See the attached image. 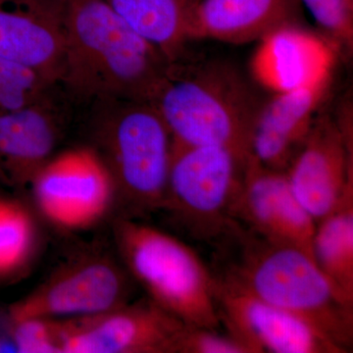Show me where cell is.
<instances>
[{
  "mask_svg": "<svg viewBox=\"0 0 353 353\" xmlns=\"http://www.w3.org/2000/svg\"><path fill=\"white\" fill-rule=\"evenodd\" d=\"M60 87L78 101L152 102L171 61L137 34L105 0H62Z\"/></svg>",
  "mask_w": 353,
  "mask_h": 353,
  "instance_id": "6da1fadb",
  "label": "cell"
},
{
  "mask_svg": "<svg viewBox=\"0 0 353 353\" xmlns=\"http://www.w3.org/2000/svg\"><path fill=\"white\" fill-rule=\"evenodd\" d=\"M264 99L238 66L224 58L188 57L171 62L150 102L173 145L224 146L248 157V141Z\"/></svg>",
  "mask_w": 353,
  "mask_h": 353,
  "instance_id": "7a4b0ae2",
  "label": "cell"
},
{
  "mask_svg": "<svg viewBox=\"0 0 353 353\" xmlns=\"http://www.w3.org/2000/svg\"><path fill=\"white\" fill-rule=\"evenodd\" d=\"M223 246L233 248L234 257L218 275L305 320L345 352L352 350L353 299L327 277L307 252L241 227Z\"/></svg>",
  "mask_w": 353,
  "mask_h": 353,
  "instance_id": "3957f363",
  "label": "cell"
},
{
  "mask_svg": "<svg viewBox=\"0 0 353 353\" xmlns=\"http://www.w3.org/2000/svg\"><path fill=\"white\" fill-rule=\"evenodd\" d=\"M90 150L108 170L116 201L132 214L163 208L173 139L150 102H92Z\"/></svg>",
  "mask_w": 353,
  "mask_h": 353,
  "instance_id": "277c9868",
  "label": "cell"
},
{
  "mask_svg": "<svg viewBox=\"0 0 353 353\" xmlns=\"http://www.w3.org/2000/svg\"><path fill=\"white\" fill-rule=\"evenodd\" d=\"M114 224L121 259L148 299L187 326L219 328L215 272L190 245L132 217Z\"/></svg>",
  "mask_w": 353,
  "mask_h": 353,
  "instance_id": "5b68a950",
  "label": "cell"
},
{
  "mask_svg": "<svg viewBox=\"0 0 353 353\" xmlns=\"http://www.w3.org/2000/svg\"><path fill=\"white\" fill-rule=\"evenodd\" d=\"M248 159L224 146L173 145L162 209L194 240L220 248L240 228L234 208Z\"/></svg>",
  "mask_w": 353,
  "mask_h": 353,
  "instance_id": "8992f818",
  "label": "cell"
},
{
  "mask_svg": "<svg viewBox=\"0 0 353 353\" xmlns=\"http://www.w3.org/2000/svg\"><path fill=\"white\" fill-rule=\"evenodd\" d=\"M185 327L150 299L57 320L60 353H176Z\"/></svg>",
  "mask_w": 353,
  "mask_h": 353,
  "instance_id": "52a82bcc",
  "label": "cell"
},
{
  "mask_svg": "<svg viewBox=\"0 0 353 353\" xmlns=\"http://www.w3.org/2000/svg\"><path fill=\"white\" fill-rule=\"evenodd\" d=\"M124 270L109 257L85 254L62 265L24 299L11 304L8 322L70 319L104 312L127 303Z\"/></svg>",
  "mask_w": 353,
  "mask_h": 353,
  "instance_id": "ba28073f",
  "label": "cell"
},
{
  "mask_svg": "<svg viewBox=\"0 0 353 353\" xmlns=\"http://www.w3.org/2000/svg\"><path fill=\"white\" fill-rule=\"evenodd\" d=\"M352 119L316 115L285 174L297 201L322 219L353 188Z\"/></svg>",
  "mask_w": 353,
  "mask_h": 353,
  "instance_id": "9c48e42d",
  "label": "cell"
},
{
  "mask_svg": "<svg viewBox=\"0 0 353 353\" xmlns=\"http://www.w3.org/2000/svg\"><path fill=\"white\" fill-rule=\"evenodd\" d=\"M31 185L41 213L67 230L97 224L116 201L110 176L90 148L52 158Z\"/></svg>",
  "mask_w": 353,
  "mask_h": 353,
  "instance_id": "30bf717a",
  "label": "cell"
},
{
  "mask_svg": "<svg viewBox=\"0 0 353 353\" xmlns=\"http://www.w3.org/2000/svg\"><path fill=\"white\" fill-rule=\"evenodd\" d=\"M215 275L221 324L253 353H347L299 316Z\"/></svg>",
  "mask_w": 353,
  "mask_h": 353,
  "instance_id": "8fae6325",
  "label": "cell"
},
{
  "mask_svg": "<svg viewBox=\"0 0 353 353\" xmlns=\"http://www.w3.org/2000/svg\"><path fill=\"white\" fill-rule=\"evenodd\" d=\"M234 218L250 233L296 246L313 257L316 221L297 201L284 171L266 168L248 157Z\"/></svg>",
  "mask_w": 353,
  "mask_h": 353,
  "instance_id": "7c38bea8",
  "label": "cell"
},
{
  "mask_svg": "<svg viewBox=\"0 0 353 353\" xmlns=\"http://www.w3.org/2000/svg\"><path fill=\"white\" fill-rule=\"evenodd\" d=\"M59 88L29 105L0 113V174L6 185H31L52 159L67 120Z\"/></svg>",
  "mask_w": 353,
  "mask_h": 353,
  "instance_id": "4fadbf2b",
  "label": "cell"
},
{
  "mask_svg": "<svg viewBox=\"0 0 353 353\" xmlns=\"http://www.w3.org/2000/svg\"><path fill=\"white\" fill-rule=\"evenodd\" d=\"M64 52L62 0H0V58L60 85Z\"/></svg>",
  "mask_w": 353,
  "mask_h": 353,
  "instance_id": "5bb4252c",
  "label": "cell"
},
{
  "mask_svg": "<svg viewBox=\"0 0 353 353\" xmlns=\"http://www.w3.org/2000/svg\"><path fill=\"white\" fill-rule=\"evenodd\" d=\"M327 83L328 78L266 99L252 125L248 157L285 172L312 126Z\"/></svg>",
  "mask_w": 353,
  "mask_h": 353,
  "instance_id": "9a60e30c",
  "label": "cell"
},
{
  "mask_svg": "<svg viewBox=\"0 0 353 353\" xmlns=\"http://www.w3.org/2000/svg\"><path fill=\"white\" fill-rule=\"evenodd\" d=\"M299 0H201L194 41L243 44L263 41L283 28L303 26Z\"/></svg>",
  "mask_w": 353,
  "mask_h": 353,
  "instance_id": "2e32d148",
  "label": "cell"
},
{
  "mask_svg": "<svg viewBox=\"0 0 353 353\" xmlns=\"http://www.w3.org/2000/svg\"><path fill=\"white\" fill-rule=\"evenodd\" d=\"M261 43L255 71L265 85L277 92L305 87L328 78L327 44L303 26L283 28Z\"/></svg>",
  "mask_w": 353,
  "mask_h": 353,
  "instance_id": "e0dca14e",
  "label": "cell"
},
{
  "mask_svg": "<svg viewBox=\"0 0 353 353\" xmlns=\"http://www.w3.org/2000/svg\"><path fill=\"white\" fill-rule=\"evenodd\" d=\"M130 27L171 62L187 54L194 41L201 0H105Z\"/></svg>",
  "mask_w": 353,
  "mask_h": 353,
  "instance_id": "ac0fdd59",
  "label": "cell"
},
{
  "mask_svg": "<svg viewBox=\"0 0 353 353\" xmlns=\"http://www.w3.org/2000/svg\"><path fill=\"white\" fill-rule=\"evenodd\" d=\"M312 254L327 277L353 299V188L316 222Z\"/></svg>",
  "mask_w": 353,
  "mask_h": 353,
  "instance_id": "d6986e66",
  "label": "cell"
},
{
  "mask_svg": "<svg viewBox=\"0 0 353 353\" xmlns=\"http://www.w3.org/2000/svg\"><path fill=\"white\" fill-rule=\"evenodd\" d=\"M36 232L29 210L17 199L0 196V280L13 277L29 263Z\"/></svg>",
  "mask_w": 353,
  "mask_h": 353,
  "instance_id": "ffe728a7",
  "label": "cell"
},
{
  "mask_svg": "<svg viewBox=\"0 0 353 353\" xmlns=\"http://www.w3.org/2000/svg\"><path fill=\"white\" fill-rule=\"evenodd\" d=\"M59 87L29 67L0 58V113L29 105Z\"/></svg>",
  "mask_w": 353,
  "mask_h": 353,
  "instance_id": "44dd1931",
  "label": "cell"
},
{
  "mask_svg": "<svg viewBox=\"0 0 353 353\" xmlns=\"http://www.w3.org/2000/svg\"><path fill=\"white\" fill-rule=\"evenodd\" d=\"M327 39L340 50H352L353 0H299Z\"/></svg>",
  "mask_w": 353,
  "mask_h": 353,
  "instance_id": "7402d4cb",
  "label": "cell"
},
{
  "mask_svg": "<svg viewBox=\"0 0 353 353\" xmlns=\"http://www.w3.org/2000/svg\"><path fill=\"white\" fill-rule=\"evenodd\" d=\"M8 326L16 352L60 353L57 320L32 318L8 322Z\"/></svg>",
  "mask_w": 353,
  "mask_h": 353,
  "instance_id": "603a6c76",
  "label": "cell"
},
{
  "mask_svg": "<svg viewBox=\"0 0 353 353\" xmlns=\"http://www.w3.org/2000/svg\"><path fill=\"white\" fill-rule=\"evenodd\" d=\"M176 353H253L234 336L221 334L217 329L187 326L179 341Z\"/></svg>",
  "mask_w": 353,
  "mask_h": 353,
  "instance_id": "cb8c5ba5",
  "label": "cell"
},
{
  "mask_svg": "<svg viewBox=\"0 0 353 353\" xmlns=\"http://www.w3.org/2000/svg\"><path fill=\"white\" fill-rule=\"evenodd\" d=\"M11 350V348L7 347V345H6V341H0V352H6V350Z\"/></svg>",
  "mask_w": 353,
  "mask_h": 353,
  "instance_id": "d4e9b609",
  "label": "cell"
},
{
  "mask_svg": "<svg viewBox=\"0 0 353 353\" xmlns=\"http://www.w3.org/2000/svg\"><path fill=\"white\" fill-rule=\"evenodd\" d=\"M6 185V181L3 180V178H2L1 174H0V185Z\"/></svg>",
  "mask_w": 353,
  "mask_h": 353,
  "instance_id": "484cf974",
  "label": "cell"
}]
</instances>
